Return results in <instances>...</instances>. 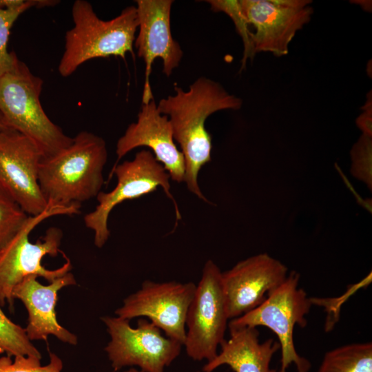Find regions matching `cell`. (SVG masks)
Returning <instances> with one entry per match:
<instances>
[{"instance_id": "obj_24", "label": "cell", "mask_w": 372, "mask_h": 372, "mask_svg": "<svg viewBox=\"0 0 372 372\" xmlns=\"http://www.w3.org/2000/svg\"><path fill=\"white\" fill-rule=\"evenodd\" d=\"M371 95L368 96V101L362 107L364 112L360 114L357 120L356 124L362 130L363 134L372 136V103Z\"/></svg>"}, {"instance_id": "obj_16", "label": "cell", "mask_w": 372, "mask_h": 372, "mask_svg": "<svg viewBox=\"0 0 372 372\" xmlns=\"http://www.w3.org/2000/svg\"><path fill=\"white\" fill-rule=\"evenodd\" d=\"M38 276L30 275L18 283L12 291L13 299L22 302L28 313V324L25 328L29 340H47L49 335L72 345L78 342L77 337L57 321L55 306L58 293L63 287L76 285V280L68 272L48 285L37 280Z\"/></svg>"}, {"instance_id": "obj_9", "label": "cell", "mask_w": 372, "mask_h": 372, "mask_svg": "<svg viewBox=\"0 0 372 372\" xmlns=\"http://www.w3.org/2000/svg\"><path fill=\"white\" fill-rule=\"evenodd\" d=\"M228 320L222 272L214 262L208 260L187 313L183 343L187 355L195 361L214 359L225 340Z\"/></svg>"}, {"instance_id": "obj_26", "label": "cell", "mask_w": 372, "mask_h": 372, "mask_svg": "<svg viewBox=\"0 0 372 372\" xmlns=\"http://www.w3.org/2000/svg\"><path fill=\"white\" fill-rule=\"evenodd\" d=\"M10 129V128L8 126L2 114L0 113V132Z\"/></svg>"}, {"instance_id": "obj_4", "label": "cell", "mask_w": 372, "mask_h": 372, "mask_svg": "<svg viewBox=\"0 0 372 372\" xmlns=\"http://www.w3.org/2000/svg\"><path fill=\"white\" fill-rule=\"evenodd\" d=\"M74 26L65 37V49L58 66L59 74L67 77L83 63L110 56L125 58L134 55L133 45L138 28L136 6L124 8L110 20L100 19L90 3L76 0L72 8Z\"/></svg>"}, {"instance_id": "obj_17", "label": "cell", "mask_w": 372, "mask_h": 372, "mask_svg": "<svg viewBox=\"0 0 372 372\" xmlns=\"http://www.w3.org/2000/svg\"><path fill=\"white\" fill-rule=\"evenodd\" d=\"M229 338L220 344V351L207 362L202 371L213 372L228 365L234 372H277L270 367L273 355L280 349L278 341L260 342L257 327L229 325Z\"/></svg>"}, {"instance_id": "obj_11", "label": "cell", "mask_w": 372, "mask_h": 372, "mask_svg": "<svg viewBox=\"0 0 372 372\" xmlns=\"http://www.w3.org/2000/svg\"><path fill=\"white\" fill-rule=\"evenodd\" d=\"M196 287L192 282H156L146 280L138 291L123 300L115 314L128 320L139 317L147 318L163 331L167 337L183 346L187 313Z\"/></svg>"}, {"instance_id": "obj_28", "label": "cell", "mask_w": 372, "mask_h": 372, "mask_svg": "<svg viewBox=\"0 0 372 372\" xmlns=\"http://www.w3.org/2000/svg\"><path fill=\"white\" fill-rule=\"evenodd\" d=\"M196 372H203V371H196Z\"/></svg>"}, {"instance_id": "obj_14", "label": "cell", "mask_w": 372, "mask_h": 372, "mask_svg": "<svg viewBox=\"0 0 372 372\" xmlns=\"http://www.w3.org/2000/svg\"><path fill=\"white\" fill-rule=\"evenodd\" d=\"M287 276V267L265 253L241 260L222 272L229 320L257 307Z\"/></svg>"}, {"instance_id": "obj_18", "label": "cell", "mask_w": 372, "mask_h": 372, "mask_svg": "<svg viewBox=\"0 0 372 372\" xmlns=\"http://www.w3.org/2000/svg\"><path fill=\"white\" fill-rule=\"evenodd\" d=\"M318 372H372V343L348 344L327 351Z\"/></svg>"}, {"instance_id": "obj_21", "label": "cell", "mask_w": 372, "mask_h": 372, "mask_svg": "<svg viewBox=\"0 0 372 372\" xmlns=\"http://www.w3.org/2000/svg\"><path fill=\"white\" fill-rule=\"evenodd\" d=\"M0 357V372H61L63 363L54 353H50V362L41 365V359L26 355Z\"/></svg>"}, {"instance_id": "obj_2", "label": "cell", "mask_w": 372, "mask_h": 372, "mask_svg": "<svg viewBox=\"0 0 372 372\" xmlns=\"http://www.w3.org/2000/svg\"><path fill=\"white\" fill-rule=\"evenodd\" d=\"M107 161L103 138L87 131L79 132L68 147L42 158L38 180L44 198L62 206H81L96 198L104 184Z\"/></svg>"}, {"instance_id": "obj_8", "label": "cell", "mask_w": 372, "mask_h": 372, "mask_svg": "<svg viewBox=\"0 0 372 372\" xmlns=\"http://www.w3.org/2000/svg\"><path fill=\"white\" fill-rule=\"evenodd\" d=\"M113 174L117 179L115 187L109 192L101 191L96 196L98 205L94 210L84 216L85 227L94 231L96 247H103L109 239L108 218L116 205L153 192L158 187H161L172 200L177 220L181 218L176 200L170 192L169 176L150 150L142 149L132 161L114 165L109 180Z\"/></svg>"}, {"instance_id": "obj_22", "label": "cell", "mask_w": 372, "mask_h": 372, "mask_svg": "<svg viewBox=\"0 0 372 372\" xmlns=\"http://www.w3.org/2000/svg\"><path fill=\"white\" fill-rule=\"evenodd\" d=\"M353 176L372 187V136L363 134L353 145L351 152Z\"/></svg>"}, {"instance_id": "obj_19", "label": "cell", "mask_w": 372, "mask_h": 372, "mask_svg": "<svg viewBox=\"0 0 372 372\" xmlns=\"http://www.w3.org/2000/svg\"><path fill=\"white\" fill-rule=\"evenodd\" d=\"M2 353L11 358L26 355L42 359L39 351L28 338L25 329L11 321L0 307V354Z\"/></svg>"}, {"instance_id": "obj_3", "label": "cell", "mask_w": 372, "mask_h": 372, "mask_svg": "<svg viewBox=\"0 0 372 372\" xmlns=\"http://www.w3.org/2000/svg\"><path fill=\"white\" fill-rule=\"evenodd\" d=\"M211 8L222 11L233 20L245 48L242 65L258 52H271L278 57L289 52V45L297 32L309 23L313 12L309 0L207 1Z\"/></svg>"}, {"instance_id": "obj_15", "label": "cell", "mask_w": 372, "mask_h": 372, "mask_svg": "<svg viewBox=\"0 0 372 372\" xmlns=\"http://www.w3.org/2000/svg\"><path fill=\"white\" fill-rule=\"evenodd\" d=\"M174 141L167 116L158 112L152 99L149 103H142L136 122L129 125L118 138L116 147L117 160L114 165L132 149L147 147L164 167L169 178L182 183L185 179V159Z\"/></svg>"}, {"instance_id": "obj_12", "label": "cell", "mask_w": 372, "mask_h": 372, "mask_svg": "<svg viewBox=\"0 0 372 372\" xmlns=\"http://www.w3.org/2000/svg\"><path fill=\"white\" fill-rule=\"evenodd\" d=\"M43 156L26 136L12 129L0 132V183L29 216L41 214L49 205L38 180Z\"/></svg>"}, {"instance_id": "obj_1", "label": "cell", "mask_w": 372, "mask_h": 372, "mask_svg": "<svg viewBox=\"0 0 372 372\" xmlns=\"http://www.w3.org/2000/svg\"><path fill=\"white\" fill-rule=\"evenodd\" d=\"M174 95L161 99L158 112L167 116L173 137L185 159V179L187 189L198 198L209 203L202 193L198 176L211 161V136L206 130L207 118L223 110H238L240 99L229 94L218 83L205 77L196 79L185 91L174 86Z\"/></svg>"}, {"instance_id": "obj_20", "label": "cell", "mask_w": 372, "mask_h": 372, "mask_svg": "<svg viewBox=\"0 0 372 372\" xmlns=\"http://www.w3.org/2000/svg\"><path fill=\"white\" fill-rule=\"evenodd\" d=\"M28 217L15 202L0 199V251L19 233Z\"/></svg>"}, {"instance_id": "obj_6", "label": "cell", "mask_w": 372, "mask_h": 372, "mask_svg": "<svg viewBox=\"0 0 372 372\" xmlns=\"http://www.w3.org/2000/svg\"><path fill=\"white\" fill-rule=\"evenodd\" d=\"M43 80L17 57L0 76V113L8 126L32 139L44 156L68 147L72 138L47 116L40 102Z\"/></svg>"}, {"instance_id": "obj_13", "label": "cell", "mask_w": 372, "mask_h": 372, "mask_svg": "<svg viewBox=\"0 0 372 372\" xmlns=\"http://www.w3.org/2000/svg\"><path fill=\"white\" fill-rule=\"evenodd\" d=\"M138 33L134 45L137 54L145 65L142 103L154 99L149 83L152 64L156 59L163 61V72L169 76L182 59L183 52L172 34L170 16L172 0H137Z\"/></svg>"}, {"instance_id": "obj_25", "label": "cell", "mask_w": 372, "mask_h": 372, "mask_svg": "<svg viewBox=\"0 0 372 372\" xmlns=\"http://www.w3.org/2000/svg\"><path fill=\"white\" fill-rule=\"evenodd\" d=\"M0 199L3 200L14 201L8 192L0 183Z\"/></svg>"}, {"instance_id": "obj_29", "label": "cell", "mask_w": 372, "mask_h": 372, "mask_svg": "<svg viewBox=\"0 0 372 372\" xmlns=\"http://www.w3.org/2000/svg\"><path fill=\"white\" fill-rule=\"evenodd\" d=\"M0 254H1V251H0Z\"/></svg>"}, {"instance_id": "obj_27", "label": "cell", "mask_w": 372, "mask_h": 372, "mask_svg": "<svg viewBox=\"0 0 372 372\" xmlns=\"http://www.w3.org/2000/svg\"><path fill=\"white\" fill-rule=\"evenodd\" d=\"M123 372H143V371H141L139 369H136L135 368L132 367V368H130V369H127L126 371H124Z\"/></svg>"}, {"instance_id": "obj_23", "label": "cell", "mask_w": 372, "mask_h": 372, "mask_svg": "<svg viewBox=\"0 0 372 372\" xmlns=\"http://www.w3.org/2000/svg\"><path fill=\"white\" fill-rule=\"evenodd\" d=\"M29 7L19 9L0 8V76L8 72L17 57L14 52H9L8 43L10 30L17 18Z\"/></svg>"}, {"instance_id": "obj_10", "label": "cell", "mask_w": 372, "mask_h": 372, "mask_svg": "<svg viewBox=\"0 0 372 372\" xmlns=\"http://www.w3.org/2000/svg\"><path fill=\"white\" fill-rule=\"evenodd\" d=\"M110 340L104 350L114 371L137 366L143 372H165L180 355L183 344L163 336L161 330L149 320H138L132 327L130 320L104 316Z\"/></svg>"}, {"instance_id": "obj_5", "label": "cell", "mask_w": 372, "mask_h": 372, "mask_svg": "<svg viewBox=\"0 0 372 372\" xmlns=\"http://www.w3.org/2000/svg\"><path fill=\"white\" fill-rule=\"evenodd\" d=\"M48 208L37 216H29L28 219L0 254V305L7 302L10 309L14 307L12 291L25 277L36 275L43 277L50 283L63 276L72 268L70 260L63 254L66 262L56 269H48L42 265L46 255L56 256L63 251L60 245L63 231L60 228L51 227L44 236L34 243L30 242L29 234L43 220L56 215H72L80 212V205L62 206L48 203Z\"/></svg>"}, {"instance_id": "obj_7", "label": "cell", "mask_w": 372, "mask_h": 372, "mask_svg": "<svg viewBox=\"0 0 372 372\" xmlns=\"http://www.w3.org/2000/svg\"><path fill=\"white\" fill-rule=\"evenodd\" d=\"M300 277L298 273L291 271L260 304L228 323L233 326H262L271 330L278 337L281 350L278 372H287L292 364L297 372H309L311 369L310 362L298 353L293 340L295 327L307 326V316L313 305L311 298L299 287Z\"/></svg>"}]
</instances>
